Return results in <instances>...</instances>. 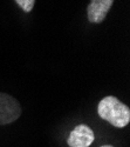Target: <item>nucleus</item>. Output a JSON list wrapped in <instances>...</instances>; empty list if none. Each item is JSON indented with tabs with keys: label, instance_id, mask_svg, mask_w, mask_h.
<instances>
[{
	"label": "nucleus",
	"instance_id": "obj_1",
	"mask_svg": "<svg viewBox=\"0 0 130 147\" xmlns=\"http://www.w3.org/2000/svg\"><path fill=\"white\" fill-rule=\"evenodd\" d=\"M97 113L100 118L117 128L125 127L130 121V108L113 95L103 98L99 102Z\"/></svg>",
	"mask_w": 130,
	"mask_h": 147
},
{
	"label": "nucleus",
	"instance_id": "obj_2",
	"mask_svg": "<svg viewBox=\"0 0 130 147\" xmlns=\"http://www.w3.org/2000/svg\"><path fill=\"white\" fill-rule=\"evenodd\" d=\"M21 115L19 101L12 95L0 92V126L8 125L18 120Z\"/></svg>",
	"mask_w": 130,
	"mask_h": 147
},
{
	"label": "nucleus",
	"instance_id": "obj_3",
	"mask_svg": "<svg viewBox=\"0 0 130 147\" xmlns=\"http://www.w3.org/2000/svg\"><path fill=\"white\" fill-rule=\"evenodd\" d=\"M94 139H95V136L89 126L77 125L69 133L67 144L69 147H89Z\"/></svg>",
	"mask_w": 130,
	"mask_h": 147
},
{
	"label": "nucleus",
	"instance_id": "obj_4",
	"mask_svg": "<svg viewBox=\"0 0 130 147\" xmlns=\"http://www.w3.org/2000/svg\"><path fill=\"white\" fill-rule=\"evenodd\" d=\"M114 0H91L87 8V17L90 22L100 24L107 17Z\"/></svg>",
	"mask_w": 130,
	"mask_h": 147
},
{
	"label": "nucleus",
	"instance_id": "obj_5",
	"mask_svg": "<svg viewBox=\"0 0 130 147\" xmlns=\"http://www.w3.org/2000/svg\"><path fill=\"white\" fill-rule=\"evenodd\" d=\"M15 3L19 5V7L23 11V12H29L33 9L34 4H35V0H15Z\"/></svg>",
	"mask_w": 130,
	"mask_h": 147
},
{
	"label": "nucleus",
	"instance_id": "obj_6",
	"mask_svg": "<svg viewBox=\"0 0 130 147\" xmlns=\"http://www.w3.org/2000/svg\"><path fill=\"white\" fill-rule=\"evenodd\" d=\"M101 147H114V146H110V145H104V146H101Z\"/></svg>",
	"mask_w": 130,
	"mask_h": 147
}]
</instances>
